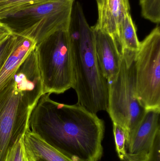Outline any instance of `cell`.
Listing matches in <instances>:
<instances>
[{"instance_id":"cell-1","label":"cell","mask_w":160,"mask_h":161,"mask_svg":"<svg viewBox=\"0 0 160 161\" xmlns=\"http://www.w3.org/2000/svg\"><path fill=\"white\" fill-rule=\"evenodd\" d=\"M43 94L32 110L31 131L73 161H99L104 121L80 104L58 103Z\"/></svg>"},{"instance_id":"cell-2","label":"cell","mask_w":160,"mask_h":161,"mask_svg":"<svg viewBox=\"0 0 160 161\" xmlns=\"http://www.w3.org/2000/svg\"><path fill=\"white\" fill-rule=\"evenodd\" d=\"M43 94L35 56L29 54L0 90V161L30 129L32 110Z\"/></svg>"},{"instance_id":"cell-3","label":"cell","mask_w":160,"mask_h":161,"mask_svg":"<svg viewBox=\"0 0 160 161\" xmlns=\"http://www.w3.org/2000/svg\"><path fill=\"white\" fill-rule=\"evenodd\" d=\"M78 104L93 113L107 111L108 83L102 75L94 52V33L81 5H73L69 27Z\"/></svg>"},{"instance_id":"cell-4","label":"cell","mask_w":160,"mask_h":161,"mask_svg":"<svg viewBox=\"0 0 160 161\" xmlns=\"http://www.w3.org/2000/svg\"><path fill=\"white\" fill-rule=\"evenodd\" d=\"M75 0H47L26 6L0 19L11 34L36 45L54 32L69 29Z\"/></svg>"},{"instance_id":"cell-5","label":"cell","mask_w":160,"mask_h":161,"mask_svg":"<svg viewBox=\"0 0 160 161\" xmlns=\"http://www.w3.org/2000/svg\"><path fill=\"white\" fill-rule=\"evenodd\" d=\"M43 94L63 93L75 84L69 29L54 32L35 46Z\"/></svg>"},{"instance_id":"cell-6","label":"cell","mask_w":160,"mask_h":161,"mask_svg":"<svg viewBox=\"0 0 160 161\" xmlns=\"http://www.w3.org/2000/svg\"><path fill=\"white\" fill-rule=\"evenodd\" d=\"M136 53L123 50L119 72L114 80L108 83L107 112L113 123L126 129L129 135L139 125L146 111L136 94Z\"/></svg>"},{"instance_id":"cell-7","label":"cell","mask_w":160,"mask_h":161,"mask_svg":"<svg viewBox=\"0 0 160 161\" xmlns=\"http://www.w3.org/2000/svg\"><path fill=\"white\" fill-rule=\"evenodd\" d=\"M136 94L146 110L160 109V29L141 42L135 57Z\"/></svg>"},{"instance_id":"cell-8","label":"cell","mask_w":160,"mask_h":161,"mask_svg":"<svg viewBox=\"0 0 160 161\" xmlns=\"http://www.w3.org/2000/svg\"><path fill=\"white\" fill-rule=\"evenodd\" d=\"M160 109L146 110L139 125L129 135L123 161H147L156 134L160 130Z\"/></svg>"},{"instance_id":"cell-9","label":"cell","mask_w":160,"mask_h":161,"mask_svg":"<svg viewBox=\"0 0 160 161\" xmlns=\"http://www.w3.org/2000/svg\"><path fill=\"white\" fill-rule=\"evenodd\" d=\"M94 33V48L100 69L107 82L116 78L121 66L122 54L118 43L109 34L91 27Z\"/></svg>"},{"instance_id":"cell-10","label":"cell","mask_w":160,"mask_h":161,"mask_svg":"<svg viewBox=\"0 0 160 161\" xmlns=\"http://www.w3.org/2000/svg\"><path fill=\"white\" fill-rule=\"evenodd\" d=\"M96 2L98 19L94 27L109 34L119 45L118 28L125 16L130 13L129 0H96Z\"/></svg>"},{"instance_id":"cell-11","label":"cell","mask_w":160,"mask_h":161,"mask_svg":"<svg viewBox=\"0 0 160 161\" xmlns=\"http://www.w3.org/2000/svg\"><path fill=\"white\" fill-rule=\"evenodd\" d=\"M35 46V42L32 40L16 35L14 49L0 70V90L13 77L20 65Z\"/></svg>"},{"instance_id":"cell-12","label":"cell","mask_w":160,"mask_h":161,"mask_svg":"<svg viewBox=\"0 0 160 161\" xmlns=\"http://www.w3.org/2000/svg\"><path fill=\"white\" fill-rule=\"evenodd\" d=\"M24 146L31 161H73L28 130L23 135Z\"/></svg>"},{"instance_id":"cell-13","label":"cell","mask_w":160,"mask_h":161,"mask_svg":"<svg viewBox=\"0 0 160 161\" xmlns=\"http://www.w3.org/2000/svg\"><path fill=\"white\" fill-rule=\"evenodd\" d=\"M118 42L121 53L124 50L137 52L140 48L141 42L138 39L136 27L130 13L125 16L119 25Z\"/></svg>"},{"instance_id":"cell-14","label":"cell","mask_w":160,"mask_h":161,"mask_svg":"<svg viewBox=\"0 0 160 161\" xmlns=\"http://www.w3.org/2000/svg\"><path fill=\"white\" fill-rule=\"evenodd\" d=\"M143 17L154 23L160 22V0H140Z\"/></svg>"},{"instance_id":"cell-15","label":"cell","mask_w":160,"mask_h":161,"mask_svg":"<svg viewBox=\"0 0 160 161\" xmlns=\"http://www.w3.org/2000/svg\"><path fill=\"white\" fill-rule=\"evenodd\" d=\"M47 0H0V19L26 6Z\"/></svg>"},{"instance_id":"cell-16","label":"cell","mask_w":160,"mask_h":161,"mask_svg":"<svg viewBox=\"0 0 160 161\" xmlns=\"http://www.w3.org/2000/svg\"><path fill=\"white\" fill-rule=\"evenodd\" d=\"M113 133L116 151L121 160H124L126 155V146L128 138V131L115 123H113Z\"/></svg>"},{"instance_id":"cell-17","label":"cell","mask_w":160,"mask_h":161,"mask_svg":"<svg viewBox=\"0 0 160 161\" xmlns=\"http://www.w3.org/2000/svg\"><path fill=\"white\" fill-rule=\"evenodd\" d=\"M23 137L19 139L11 148L5 161H31L25 149Z\"/></svg>"},{"instance_id":"cell-18","label":"cell","mask_w":160,"mask_h":161,"mask_svg":"<svg viewBox=\"0 0 160 161\" xmlns=\"http://www.w3.org/2000/svg\"><path fill=\"white\" fill-rule=\"evenodd\" d=\"M16 35L11 34L0 43V70L14 49Z\"/></svg>"},{"instance_id":"cell-19","label":"cell","mask_w":160,"mask_h":161,"mask_svg":"<svg viewBox=\"0 0 160 161\" xmlns=\"http://www.w3.org/2000/svg\"><path fill=\"white\" fill-rule=\"evenodd\" d=\"M147 161H160V130L156 134L150 155Z\"/></svg>"},{"instance_id":"cell-20","label":"cell","mask_w":160,"mask_h":161,"mask_svg":"<svg viewBox=\"0 0 160 161\" xmlns=\"http://www.w3.org/2000/svg\"><path fill=\"white\" fill-rule=\"evenodd\" d=\"M11 34L6 27L0 23V43Z\"/></svg>"}]
</instances>
